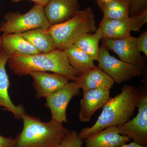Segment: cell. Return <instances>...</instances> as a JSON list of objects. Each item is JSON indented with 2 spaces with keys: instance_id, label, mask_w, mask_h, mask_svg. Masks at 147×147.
Returning <instances> with one entry per match:
<instances>
[{
  "instance_id": "16",
  "label": "cell",
  "mask_w": 147,
  "mask_h": 147,
  "mask_svg": "<svg viewBox=\"0 0 147 147\" xmlns=\"http://www.w3.org/2000/svg\"><path fill=\"white\" fill-rule=\"evenodd\" d=\"M130 139L119 134L117 126L110 127L85 139V147H119Z\"/></svg>"
},
{
  "instance_id": "10",
  "label": "cell",
  "mask_w": 147,
  "mask_h": 147,
  "mask_svg": "<svg viewBox=\"0 0 147 147\" xmlns=\"http://www.w3.org/2000/svg\"><path fill=\"white\" fill-rule=\"evenodd\" d=\"M102 45L114 52L121 60L143 69L146 62L137 46V38L131 35L123 38L102 39Z\"/></svg>"
},
{
  "instance_id": "1",
  "label": "cell",
  "mask_w": 147,
  "mask_h": 147,
  "mask_svg": "<svg viewBox=\"0 0 147 147\" xmlns=\"http://www.w3.org/2000/svg\"><path fill=\"white\" fill-rule=\"evenodd\" d=\"M138 90L130 85H125L119 94L110 98L102 107L95 123L90 127L82 128L79 133L84 140L108 127L121 125L130 119L134 114L137 100Z\"/></svg>"
},
{
  "instance_id": "24",
  "label": "cell",
  "mask_w": 147,
  "mask_h": 147,
  "mask_svg": "<svg viewBox=\"0 0 147 147\" xmlns=\"http://www.w3.org/2000/svg\"><path fill=\"white\" fill-rule=\"evenodd\" d=\"M137 46L140 53H143L147 57V32L144 31L137 38Z\"/></svg>"
},
{
  "instance_id": "7",
  "label": "cell",
  "mask_w": 147,
  "mask_h": 147,
  "mask_svg": "<svg viewBox=\"0 0 147 147\" xmlns=\"http://www.w3.org/2000/svg\"><path fill=\"white\" fill-rule=\"evenodd\" d=\"M136 107L137 116L132 119L117 126L119 134L128 136L134 142L142 146L147 145V92L146 89L138 91Z\"/></svg>"
},
{
  "instance_id": "28",
  "label": "cell",
  "mask_w": 147,
  "mask_h": 147,
  "mask_svg": "<svg viewBox=\"0 0 147 147\" xmlns=\"http://www.w3.org/2000/svg\"><path fill=\"white\" fill-rule=\"evenodd\" d=\"M3 52V47L2 40L1 37L0 36V56Z\"/></svg>"
},
{
  "instance_id": "29",
  "label": "cell",
  "mask_w": 147,
  "mask_h": 147,
  "mask_svg": "<svg viewBox=\"0 0 147 147\" xmlns=\"http://www.w3.org/2000/svg\"><path fill=\"white\" fill-rule=\"evenodd\" d=\"M98 1H101L102 2H106L109 1L110 0H98Z\"/></svg>"
},
{
  "instance_id": "18",
  "label": "cell",
  "mask_w": 147,
  "mask_h": 147,
  "mask_svg": "<svg viewBox=\"0 0 147 147\" xmlns=\"http://www.w3.org/2000/svg\"><path fill=\"white\" fill-rule=\"evenodd\" d=\"M97 3L103 18L117 20L130 16L131 0H110L106 2L97 0Z\"/></svg>"
},
{
  "instance_id": "14",
  "label": "cell",
  "mask_w": 147,
  "mask_h": 147,
  "mask_svg": "<svg viewBox=\"0 0 147 147\" xmlns=\"http://www.w3.org/2000/svg\"><path fill=\"white\" fill-rule=\"evenodd\" d=\"M8 58L3 52L0 56V107L12 113L15 118L21 119L26 113L25 108L21 105H15L9 94L10 83L5 69Z\"/></svg>"
},
{
  "instance_id": "5",
  "label": "cell",
  "mask_w": 147,
  "mask_h": 147,
  "mask_svg": "<svg viewBox=\"0 0 147 147\" xmlns=\"http://www.w3.org/2000/svg\"><path fill=\"white\" fill-rule=\"evenodd\" d=\"M51 25L45 16L44 7L35 4L26 13L8 12L0 24L2 34L23 33L37 28L49 29Z\"/></svg>"
},
{
  "instance_id": "8",
  "label": "cell",
  "mask_w": 147,
  "mask_h": 147,
  "mask_svg": "<svg viewBox=\"0 0 147 147\" xmlns=\"http://www.w3.org/2000/svg\"><path fill=\"white\" fill-rule=\"evenodd\" d=\"M147 23V9L141 13L117 20L102 18L99 25L103 38L117 39L130 35L131 32H140L141 28Z\"/></svg>"
},
{
  "instance_id": "13",
  "label": "cell",
  "mask_w": 147,
  "mask_h": 147,
  "mask_svg": "<svg viewBox=\"0 0 147 147\" xmlns=\"http://www.w3.org/2000/svg\"><path fill=\"white\" fill-rule=\"evenodd\" d=\"M80 102L79 119L81 122H90L92 116L103 107L110 98V90L94 89L84 91Z\"/></svg>"
},
{
  "instance_id": "12",
  "label": "cell",
  "mask_w": 147,
  "mask_h": 147,
  "mask_svg": "<svg viewBox=\"0 0 147 147\" xmlns=\"http://www.w3.org/2000/svg\"><path fill=\"white\" fill-rule=\"evenodd\" d=\"M44 8L51 25L63 23L81 11L79 0H49Z\"/></svg>"
},
{
  "instance_id": "4",
  "label": "cell",
  "mask_w": 147,
  "mask_h": 147,
  "mask_svg": "<svg viewBox=\"0 0 147 147\" xmlns=\"http://www.w3.org/2000/svg\"><path fill=\"white\" fill-rule=\"evenodd\" d=\"M97 29L93 10L88 7L63 23L51 25L48 31L56 49L63 50L74 45L83 35L94 33Z\"/></svg>"
},
{
  "instance_id": "11",
  "label": "cell",
  "mask_w": 147,
  "mask_h": 147,
  "mask_svg": "<svg viewBox=\"0 0 147 147\" xmlns=\"http://www.w3.org/2000/svg\"><path fill=\"white\" fill-rule=\"evenodd\" d=\"M36 98H46L61 89L69 82V79L59 74L47 71H35L30 74Z\"/></svg>"
},
{
  "instance_id": "3",
  "label": "cell",
  "mask_w": 147,
  "mask_h": 147,
  "mask_svg": "<svg viewBox=\"0 0 147 147\" xmlns=\"http://www.w3.org/2000/svg\"><path fill=\"white\" fill-rule=\"evenodd\" d=\"M22 119L23 129L14 138L13 147H58L71 131L52 119L44 122L25 113Z\"/></svg>"
},
{
  "instance_id": "23",
  "label": "cell",
  "mask_w": 147,
  "mask_h": 147,
  "mask_svg": "<svg viewBox=\"0 0 147 147\" xmlns=\"http://www.w3.org/2000/svg\"><path fill=\"white\" fill-rule=\"evenodd\" d=\"M147 0H131L130 16L141 13L147 9Z\"/></svg>"
},
{
  "instance_id": "9",
  "label": "cell",
  "mask_w": 147,
  "mask_h": 147,
  "mask_svg": "<svg viewBox=\"0 0 147 147\" xmlns=\"http://www.w3.org/2000/svg\"><path fill=\"white\" fill-rule=\"evenodd\" d=\"M80 89L77 82L71 81L45 98V105L50 109L52 119L61 123H68L67 108L72 98L80 94Z\"/></svg>"
},
{
  "instance_id": "25",
  "label": "cell",
  "mask_w": 147,
  "mask_h": 147,
  "mask_svg": "<svg viewBox=\"0 0 147 147\" xmlns=\"http://www.w3.org/2000/svg\"><path fill=\"white\" fill-rule=\"evenodd\" d=\"M14 144V138L4 137L0 135V147H13Z\"/></svg>"
},
{
  "instance_id": "15",
  "label": "cell",
  "mask_w": 147,
  "mask_h": 147,
  "mask_svg": "<svg viewBox=\"0 0 147 147\" xmlns=\"http://www.w3.org/2000/svg\"><path fill=\"white\" fill-rule=\"evenodd\" d=\"M76 82L83 92L94 89L110 90L115 84L113 79L98 66L80 73Z\"/></svg>"
},
{
  "instance_id": "27",
  "label": "cell",
  "mask_w": 147,
  "mask_h": 147,
  "mask_svg": "<svg viewBox=\"0 0 147 147\" xmlns=\"http://www.w3.org/2000/svg\"><path fill=\"white\" fill-rule=\"evenodd\" d=\"M119 147H147V146H142L138 144L135 142H133L128 144H125Z\"/></svg>"
},
{
  "instance_id": "20",
  "label": "cell",
  "mask_w": 147,
  "mask_h": 147,
  "mask_svg": "<svg viewBox=\"0 0 147 147\" xmlns=\"http://www.w3.org/2000/svg\"><path fill=\"white\" fill-rule=\"evenodd\" d=\"M63 51L67 57L69 64L80 73L96 66L94 61L74 44L67 47Z\"/></svg>"
},
{
  "instance_id": "19",
  "label": "cell",
  "mask_w": 147,
  "mask_h": 147,
  "mask_svg": "<svg viewBox=\"0 0 147 147\" xmlns=\"http://www.w3.org/2000/svg\"><path fill=\"white\" fill-rule=\"evenodd\" d=\"M21 35L40 53H49L56 49L55 42L48 29H35L21 33Z\"/></svg>"
},
{
  "instance_id": "26",
  "label": "cell",
  "mask_w": 147,
  "mask_h": 147,
  "mask_svg": "<svg viewBox=\"0 0 147 147\" xmlns=\"http://www.w3.org/2000/svg\"><path fill=\"white\" fill-rule=\"evenodd\" d=\"M22 1L23 0H11V2L14 3L20 2ZM29 1L33 2L35 3V4L39 5L44 7L49 1V0H29Z\"/></svg>"
},
{
  "instance_id": "2",
  "label": "cell",
  "mask_w": 147,
  "mask_h": 147,
  "mask_svg": "<svg viewBox=\"0 0 147 147\" xmlns=\"http://www.w3.org/2000/svg\"><path fill=\"white\" fill-rule=\"evenodd\" d=\"M7 63L16 75L24 76L35 71H51L76 82L80 72L72 67L63 50L32 55H16L9 57Z\"/></svg>"
},
{
  "instance_id": "22",
  "label": "cell",
  "mask_w": 147,
  "mask_h": 147,
  "mask_svg": "<svg viewBox=\"0 0 147 147\" xmlns=\"http://www.w3.org/2000/svg\"><path fill=\"white\" fill-rule=\"evenodd\" d=\"M84 142L79 137V133L75 130L71 131L58 147H82Z\"/></svg>"
},
{
  "instance_id": "6",
  "label": "cell",
  "mask_w": 147,
  "mask_h": 147,
  "mask_svg": "<svg viewBox=\"0 0 147 147\" xmlns=\"http://www.w3.org/2000/svg\"><path fill=\"white\" fill-rule=\"evenodd\" d=\"M97 61L98 66L117 84L127 82L134 77H139L143 73L142 69L112 56L109 50L103 45L99 48Z\"/></svg>"
},
{
  "instance_id": "21",
  "label": "cell",
  "mask_w": 147,
  "mask_h": 147,
  "mask_svg": "<svg viewBox=\"0 0 147 147\" xmlns=\"http://www.w3.org/2000/svg\"><path fill=\"white\" fill-rule=\"evenodd\" d=\"M102 38V30L98 27L93 34H85L80 36L74 45L96 61L99 55V42Z\"/></svg>"
},
{
  "instance_id": "17",
  "label": "cell",
  "mask_w": 147,
  "mask_h": 147,
  "mask_svg": "<svg viewBox=\"0 0 147 147\" xmlns=\"http://www.w3.org/2000/svg\"><path fill=\"white\" fill-rule=\"evenodd\" d=\"M3 52L8 57L41 53L22 36L21 33L2 34Z\"/></svg>"
}]
</instances>
